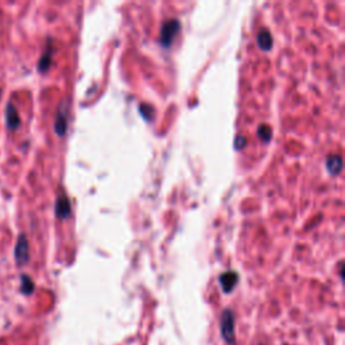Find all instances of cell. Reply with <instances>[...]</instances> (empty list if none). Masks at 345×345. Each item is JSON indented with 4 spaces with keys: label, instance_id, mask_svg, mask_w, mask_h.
<instances>
[{
    "label": "cell",
    "instance_id": "obj_3",
    "mask_svg": "<svg viewBox=\"0 0 345 345\" xmlns=\"http://www.w3.org/2000/svg\"><path fill=\"white\" fill-rule=\"evenodd\" d=\"M14 256H15L16 265L23 267L30 261V248H28V240L24 235H20L14 249Z\"/></svg>",
    "mask_w": 345,
    "mask_h": 345
},
{
    "label": "cell",
    "instance_id": "obj_9",
    "mask_svg": "<svg viewBox=\"0 0 345 345\" xmlns=\"http://www.w3.org/2000/svg\"><path fill=\"white\" fill-rule=\"evenodd\" d=\"M326 169L332 176H338L342 170V158L337 154H332L326 158Z\"/></svg>",
    "mask_w": 345,
    "mask_h": 345
},
{
    "label": "cell",
    "instance_id": "obj_13",
    "mask_svg": "<svg viewBox=\"0 0 345 345\" xmlns=\"http://www.w3.org/2000/svg\"><path fill=\"white\" fill-rule=\"evenodd\" d=\"M246 145H247V140L244 136H242V135H240V136H236V139H235V149L242 150L246 147Z\"/></svg>",
    "mask_w": 345,
    "mask_h": 345
},
{
    "label": "cell",
    "instance_id": "obj_6",
    "mask_svg": "<svg viewBox=\"0 0 345 345\" xmlns=\"http://www.w3.org/2000/svg\"><path fill=\"white\" fill-rule=\"evenodd\" d=\"M220 284H221V289L224 293H231L235 289V286L238 284L239 275L238 272L235 271H226L222 272L219 278Z\"/></svg>",
    "mask_w": 345,
    "mask_h": 345
},
{
    "label": "cell",
    "instance_id": "obj_8",
    "mask_svg": "<svg viewBox=\"0 0 345 345\" xmlns=\"http://www.w3.org/2000/svg\"><path fill=\"white\" fill-rule=\"evenodd\" d=\"M53 43L47 41L46 49L43 51V54L41 55L38 61V70L41 73H46L47 70H49L50 65H51V61H53Z\"/></svg>",
    "mask_w": 345,
    "mask_h": 345
},
{
    "label": "cell",
    "instance_id": "obj_7",
    "mask_svg": "<svg viewBox=\"0 0 345 345\" xmlns=\"http://www.w3.org/2000/svg\"><path fill=\"white\" fill-rule=\"evenodd\" d=\"M54 130L58 136H65L66 131H68V116H66V108L61 105L57 112V118H55V123H54Z\"/></svg>",
    "mask_w": 345,
    "mask_h": 345
},
{
    "label": "cell",
    "instance_id": "obj_14",
    "mask_svg": "<svg viewBox=\"0 0 345 345\" xmlns=\"http://www.w3.org/2000/svg\"><path fill=\"white\" fill-rule=\"evenodd\" d=\"M0 96H2V89H0Z\"/></svg>",
    "mask_w": 345,
    "mask_h": 345
},
{
    "label": "cell",
    "instance_id": "obj_2",
    "mask_svg": "<svg viewBox=\"0 0 345 345\" xmlns=\"http://www.w3.org/2000/svg\"><path fill=\"white\" fill-rule=\"evenodd\" d=\"M181 31V23L178 19H169L162 24L161 33H159V43L162 47L169 49L172 45V41L176 39L178 33Z\"/></svg>",
    "mask_w": 345,
    "mask_h": 345
},
{
    "label": "cell",
    "instance_id": "obj_4",
    "mask_svg": "<svg viewBox=\"0 0 345 345\" xmlns=\"http://www.w3.org/2000/svg\"><path fill=\"white\" fill-rule=\"evenodd\" d=\"M54 211H55V216H57L58 219L65 220L69 217L70 213H72V207H70V201L66 194H60L57 197Z\"/></svg>",
    "mask_w": 345,
    "mask_h": 345
},
{
    "label": "cell",
    "instance_id": "obj_5",
    "mask_svg": "<svg viewBox=\"0 0 345 345\" xmlns=\"http://www.w3.org/2000/svg\"><path fill=\"white\" fill-rule=\"evenodd\" d=\"M6 124H7L8 130L15 131L20 127V116L16 107L10 101L6 108Z\"/></svg>",
    "mask_w": 345,
    "mask_h": 345
},
{
    "label": "cell",
    "instance_id": "obj_12",
    "mask_svg": "<svg viewBox=\"0 0 345 345\" xmlns=\"http://www.w3.org/2000/svg\"><path fill=\"white\" fill-rule=\"evenodd\" d=\"M257 136H259L265 143L270 142L272 138L271 127L267 126V124H262V126L257 127Z\"/></svg>",
    "mask_w": 345,
    "mask_h": 345
},
{
    "label": "cell",
    "instance_id": "obj_11",
    "mask_svg": "<svg viewBox=\"0 0 345 345\" xmlns=\"http://www.w3.org/2000/svg\"><path fill=\"white\" fill-rule=\"evenodd\" d=\"M34 289L35 284L31 280L30 276L26 275V274H22V276H20V292L23 293L24 296H30L34 292Z\"/></svg>",
    "mask_w": 345,
    "mask_h": 345
},
{
    "label": "cell",
    "instance_id": "obj_10",
    "mask_svg": "<svg viewBox=\"0 0 345 345\" xmlns=\"http://www.w3.org/2000/svg\"><path fill=\"white\" fill-rule=\"evenodd\" d=\"M272 35L269 30H263L256 35V43L262 51H270L272 49Z\"/></svg>",
    "mask_w": 345,
    "mask_h": 345
},
{
    "label": "cell",
    "instance_id": "obj_1",
    "mask_svg": "<svg viewBox=\"0 0 345 345\" xmlns=\"http://www.w3.org/2000/svg\"><path fill=\"white\" fill-rule=\"evenodd\" d=\"M220 332L224 341L228 345H236V333H235V314L231 309L222 311L220 320Z\"/></svg>",
    "mask_w": 345,
    "mask_h": 345
}]
</instances>
